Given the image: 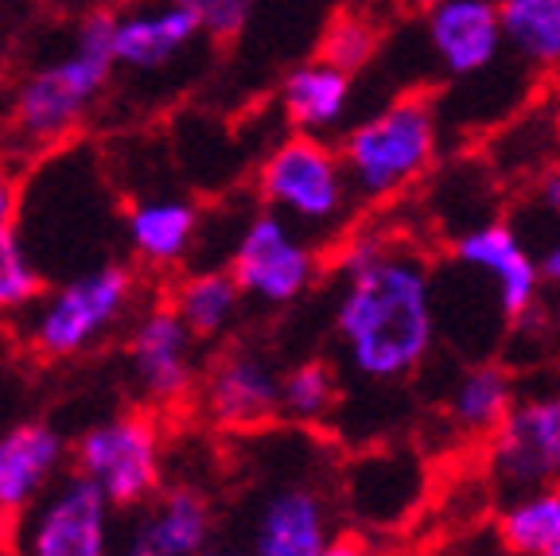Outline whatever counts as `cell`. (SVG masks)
I'll list each match as a JSON object with an SVG mask.
<instances>
[{
  "label": "cell",
  "mask_w": 560,
  "mask_h": 556,
  "mask_svg": "<svg viewBox=\"0 0 560 556\" xmlns=\"http://www.w3.org/2000/svg\"><path fill=\"white\" fill-rule=\"evenodd\" d=\"M0 90H4V67H0Z\"/></svg>",
  "instance_id": "cell-33"
},
{
  "label": "cell",
  "mask_w": 560,
  "mask_h": 556,
  "mask_svg": "<svg viewBox=\"0 0 560 556\" xmlns=\"http://www.w3.org/2000/svg\"><path fill=\"white\" fill-rule=\"evenodd\" d=\"M342 296L335 335L362 382H405L429 362L436 343V292L417 253L362 230L339 250Z\"/></svg>",
  "instance_id": "cell-1"
},
{
  "label": "cell",
  "mask_w": 560,
  "mask_h": 556,
  "mask_svg": "<svg viewBox=\"0 0 560 556\" xmlns=\"http://www.w3.org/2000/svg\"><path fill=\"white\" fill-rule=\"evenodd\" d=\"M552 90H557V97H560V62L552 67Z\"/></svg>",
  "instance_id": "cell-32"
},
{
  "label": "cell",
  "mask_w": 560,
  "mask_h": 556,
  "mask_svg": "<svg viewBox=\"0 0 560 556\" xmlns=\"http://www.w3.org/2000/svg\"><path fill=\"white\" fill-rule=\"evenodd\" d=\"M137 308V273L97 265L44 292L27 315V343L44 358H79L129 323Z\"/></svg>",
  "instance_id": "cell-4"
},
{
  "label": "cell",
  "mask_w": 560,
  "mask_h": 556,
  "mask_svg": "<svg viewBox=\"0 0 560 556\" xmlns=\"http://www.w3.org/2000/svg\"><path fill=\"white\" fill-rule=\"evenodd\" d=\"M179 9H187L199 20L202 35L214 44H230L245 32V20L254 12V0H175Z\"/></svg>",
  "instance_id": "cell-27"
},
{
  "label": "cell",
  "mask_w": 560,
  "mask_h": 556,
  "mask_svg": "<svg viewBox=\"0 0 560 556\" xmlns=\"http://www.w3.org/2000/svg\"><path fill=\"white\" fill-rule=\"evenodd\" d=\"M324 257L300 234L296 222L265 207L237 234L230 250V273L242 285L245 300L261 308H289L319 280Z\"/></svg>",
  "instance_id": "cell-7"
},
{
  "label": "cell",
  "mask_w": 560,
  "mask_h": 556,
  "mask_svg": "<svg viewBox=\"0 0 560 556\" xmlns=\"http://www.w3.org/2000/svg\"><path fill=\"white\" fill-rule=\"evenodd\" d=\"M20 218V183L9 167H0V234H16Z\"/></svg>",
  "instance_id": "cell-28"
},
{
  "label": "cell",
  "mask_w": 560,
  "mask_h": 556,
  "mask_svg": "<svg viewBox=\"0 0 560 556\" xmlns=\"http://www.w3.org/2000/svg\"><path fill=\"white\" fill-rule=\"evenodd\" d=\"M374 51H377V27L366 16H359V12L335 16L324 32V44H319V59L335 62V67L350 70V74L366 67L374 59Z\"/></svg>",
  "instance_id": "cell-26"
},
{
  "label": "cell",
  "mask_w": 560,
  "mask_h": 556,
  "mask_svg": "<svg viewBox=\"0 0 560 556\" xmlns=\"http://www.w3.org/2000/svg\"><path fill=\"white\" fill-rule=\"evenodd\" d=\"M249 548L261 556H324L335 553V522L324 490L284 483L257 498Z\"/></svg>",
  "instance_id": "cell-13"
},
{
  "label": "cell",
  "mask_w": 560,
  "mask_h": 556,
  "mask_svg": "<svg viewBox=\"0 0 560 556\" xmlns=\"http://www.w3.org/2000/svg\"><path fill=\"white\" fill-rule=\"evenodd\" d=\"M514 374L502 362H479L455 378L447 393V417L459 432L490 436L514 409Z\"/></svg>",
  "instance_id": "cell-21"
},
{
  "label": "cell",
  "mask_w": 560,
  "mask_h": 556,
  "mask_svg": "<svg viewBox=\"0 0 560 556\" xmlns=\"http://www.w3.org/2000/svg\"><path fill=\"white\" fill-rule=\"evenodd\" d=\"M44 296V277L16 234H0V312H27Z\"/></svg>",
  "instance_id": "cell-25"
},
{
  "label": "cell",
  "mask_w": 560,
  "mask_h": 556,
  "mask_svg": "<svg viewBox=\"0 0 560 556\" xmlns=\"http://www.w3.org/2000/svg\"><path fill=\"white\" fill-rule=\"evenodd\" d=\"M487 471L502 502L560 487V385L514 401L506 420L490 432Z\"/></svg>",
  "instance_id": "cell-10"
},
{
  "label": "cell",
  "mask_w": 560,
  "mask_h": 556,
  "mask_svg": "<svg viewBox=\"0 0 560 556\" xmlns=\"http://www.w3.org/2000/svg\"><path fill=\"white\" fill-rule=\"evenodd\" d=\"M280 109L296 132L324 137L350 109V70L327 59H312L280 82Z\"/></svg>",
  "instance_id": "cell-19"
},
{
  "label": "cell",
  "mask_w": 560,
  "mask_h": 556,
  "mask_svg": "<svg viewBox=\"0 0 560 556\" xmlns=\"http://www.w3.org/2000/svg\"><path fill=\"white\" fill-rule=\"evenodd\" d=\"M339 405V374L319 358L296 362L280 378V417L292 425H319Z\"/></svg>",
  "instance_id": "cell-24"
},
{
  "label": "cell",
  "mask_w": 560,
  "mask_h": 556,
  "mask_svg": "<svg viewBox=\"0 0 560 556\" xmlns=\"http://www.w3.org/2000/svg\"><path fill=\"white\" fill-rule=\"evenodd\" d=\"M214 537V506L195 487H160L132 510L125 553L132 556H195Z\"/></svg>",
  "instance_id": "cell-14"
},
{
  "label": "cell",
  "mask_w": 560,
  "mask_h": 556,
  "mask_svg": "<svg viewBox=\"0 0 560 556\" xmlns=\"http://www.w3.org/2000/svg\"><path fill=\"white\" fill-rule=\"evenodd\" d=\"M114 12H86L70 35V47L44 67L27 70L12 90V132L24 144H59L79 132L97 97L114 79Z\"/></svg>",
  "instance_id": "cell-2"
},
{
  "label": "cell",
  "mask_w": 560,
  "mask_h": 556,
  "mask_svg": "<svg viewBox=\"0 0 560 556\" xmlns=\"http://www.w3.org/2000/svg\"><path fill=\"white\" fill-rule=\"evenodd\" d=\"M195 238H199V210L195 202L175 199V195L140 199L125 215V242L137 265L152 273L179 269L191 257Z\"/></svg>",
  "instance_id": "cell-18"
},
{
  "label": "cell",
  "mask_w": 560,
  "mask_h": 556,
  "mask_svg": "<svg viewBox=\"0 0 560 556\" xmlns=\"http://www.w3.org/2000/svg\"><path fill=\"white\" fill-rule=\"evenodd\" d=\"M440 117L429 94H405L342 137L339 157L354 199L385 202L409 192L436 164Z\"/></svg>",
  "instance_id": "cell-3"
},
{
  "label": "cell",
  "mask_w": 560,
  "mask_h": 556,
  "mask_svg": "<svg viewBox=\"0 0 560 556\" xmlns=\"http://www.w3.org/2000/svg\"><path fill=\"white\" fill-rule=\"evenodd\" d=\"M257 195L269 210L296 222L300 230H335L354 199V187L347 179L339 148L324 137L296 132L280 140L257 167Z\"/></svg>",
  "instance_id": "cell-5"
},
{
  "label": "cell",
  "mask_w": 560,
  "mask_h": 556,
  "mask_svg": "<svg viewBox=\"0 0 560 556\" xmlns=\"http://www.w3.org/2000/svg\"><path fill=\"white\" fill-rule=\"evenodd\" d=\"M455 265L471 269L487 285H494V304L510 323H522L534 315L537 296H541V257L525 250V242L502 222H482L455 238L452 245Z\"/></svg>",
  "instance_id": "cell-12"
},
{
  "label": "cell",
  "mask_w": 560,
  "mask_h": 556,
  "mask_svg": "<svg viewBox=\"0 0 560 556\" xmlns=\"http://www.w3.org/2000/svg\"><path fill=\"white\" fill-rule=\"evenodd\" d=\"M557 323H560V304H557Z\"/></svg>",
  "instance_id": "cell-34"
},
{
  "label": "cell",
  "mask_w": 560,
  "mask_h": 556,
  "mask_svg": "<svg viewBox=\"0 0 560 556\" xmlns=\"http://www.w3.org/2000/svg\"><path fill=\"white\" fill-rule=\"evenodd\" d=\"M280 378L284 370L265 350L234 343L202 370L195 401L222 432H257L280 417Z\"/></svg>",
  "instance_id": "cell-11"
},
{
  "label": "cell",
  "mask_w": 560,
  "mask_h": 556,
  "mask_svg": "<svg viewBox=\"0 0 560 556\" xmlns=\"http://www.w3.org/2000/svg\"><path fill=\"white\" fill-rule=\"evenodd\" d=\"M202 35L199 20L175 0H152L137 9L114 12V59L132 74L172 67Z\"/></svg>",
  "instance_id": "cell-17"
},
{
  "label": "cell",
  "mask_w": 560,
  "mask_h": 556,
  "mask_svg": "<svg viewBox=\"0 0 560 556\" xmlns=\"http://www.w3.org/2000/svg\"><path fill=\"white\" fill-rule=\"evenodd\" d=\"M4 553H16V513L0 506V556Z\"/></svg>",
  "instance_id": "cell-30"
},
{
  "label": "cell",
  "mask_w": 560,
  "mask_h": 556,
  "mask_svg": "<svg viewBox=\"0 0 560 556\" xmlns=\"http://www.w3.org/2000/svg\"><path fill=\"white\" fill-rule=\"evenodd\" d=\"M70 471L105 490L121 513H132L164 487V432L156 409H132L90 425L70 443Z\"/></svg>",
  "instance_id": "cell-6"
},
{
  "label": "cell",
  "mask_w": 560,
  "mask_h": 556,
  "mask_svg": "<svg viewBox=\"0 0 560 556\" xmlns=\"http://www.w3.org/2000/svg\"><path fill=\"white\" fill-rule=\"evenodd\" d=\"M541 273H545V280H549V285L560 288V242H552L549 250L541 253Z\"/></svg>",
  "instance_id": "cell-31"
},
{
  "label": "cell",
  "mask_w": 560,
  "mask_h": 556,
  "mask_svg": "<svg viewBox=\"0 0 560 556\" xmlns=\"http://www.w3.org/2000/svg\"><path fill=\"white\" fill-rule=\"evenodd\" d=\"M167 304L184 315L199 339H222L242 320L245 292L230 269H199L167 288Z\"/></svg>",
  "instance_id": "cell-20"
},
{
  "label": "cell",
  "mask_w": 560,
  "mask_h": 556,
  "mask_svg": "<svg viewBox=\"0 0 560 556\" xmlns=\"http://www.w3.org/2000/svg\"><path fill=\"white\" fill-rule=\"evenodd\" d=\"M534 202L545 210V215L560 218V164L549 167V172L537 179V192H534Z\"/></svg>",
  "instance_id": "cell-29"
},
{
  "label": "cell",
  "mask_w": 560,
  "mask_h": 556,
  "mask_svg": "<svg viewBox=\"0 0 560 556\" xmlns=\"http://www.w3.org/2000/svg\"><path fill=\"white\" fill-rule=\"evenodd\" d=\"M117 506L97 483L70 471L27 513L16 518V553L102 556L114 548Z\"/></svg>",
  "instance_id": "cell-9"
},
{
  "label": "cell",
  "mask_w": 560,
  "mask_h": 556,
  "mask_svg": "<svg viewBox=\"0 0 560 556\" xmlns=\"http://www.w3.org/2000/svg\"><path fill=\"white\" fill-rule=\"evenodd\" d=\"M70 463V443L44 420L0 432V506L9 513H27L62 478Z\"/></svg>",
  "instance_id": "cell-16"
},
{
  "label": "cell",
  "mask_w": 560,
  "mask_h": 556,
  "mask_svg": "<svg viewBox=\"0 0 560 556\" xmlns=\"http://www.w3.org/2000/svg\"><path fill=\"white\" fill-rule=\"evenodd\" d=\"M506 47L537 70L560 62V0H499Z\"/></svg>",
  "instance_id": "cell-23"
},
{
  "label": "cell",
  "mask_w": 560,
  "mask_h": 556,
  "mask_svg": "<svg viewBox=\"0 0 560 556\" xmlns=\"http://www.w3.org/2000/svg\"><path fill=\"white\" fill-rule=\"evenodd\" d=\"M424 35L440 67L452 79H475L506 47L499 0H432Z\"/></svg>",
  "instance_id": "cell-15"
},
{
  "label": "cell",
  "mask_w": 560,
  "mask_h": 556,
  "mask_svg": "<svg viewBox=\"0 0 560 556\" xmlns=\"http://www.w3.org/2000/svg\"><path fill=\"white\" fill-rule=\"evenodd\" d=\"M199 335L187 327V320L172 304H152L129 323L125 335V370L137 390V397L149 409H179L199 393L202 355Z\"/></svg>",
  "instance_id": "cell-8"
},
{
  "label": "cell",
  "mask_w": 560,
  "mask_h": 556,
  "mask_svg": "<svg viewBox=\"0 0 560 556\" xmlns=\"http://www.w3.org/2000/svg\"><path fill=\"white\" fill-rule=\"evenodd\" d=\"M499 541L517 556H560V487L506 498L499 513Z\"/></svg>",
  "instance_id": "cell-22"
}]
</instances>
